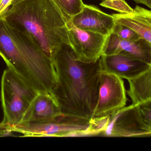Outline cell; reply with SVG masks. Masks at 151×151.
I'll list each match as a JSON object with an SVG mask.
<instances>
[{"mask_svg":"<svg viewBox=\"0 0 151 151\" xmlns=\"http://www.w3.org/2000/svg\"><path fill=\"white\" fill-rule=\"evenodd\" d=\"M57 81L51 94L63 114L91 119L97 103L101 72L96 62L77 60L70 46L64 45L53 60Z\"/></svg>","mask_w":151,"mask_h":151,"instance_id":"6da1fadb","label":"cell"},{"mask_svg":"<svg viewBox=\"0 0 151 151\" xmlns=\"http://www.w3.org/2000/svg\"><path fill=\"white\" fill-rule=\"evenodd\" d=\"M0 56L37 94L51 93L57 81L53 61L28 34L1 17Z\"/></svg>","mask_w":151,"mask_h":151,"instance_id":"7a4b0ae2","label":"cell"},{"mask_svg":"<svg viewBox=\"0 0 151 151\" xmlns=\"http://www.w3.org/2000/svg\"><path fill=\"white\" fill-rule=\"evenodd\" d=\"M2 17L28 34L52 61L64 45L70 46L67 23L71 17L54 0H27L12 5Z\"/></svg>","mask_w":151,"mask_h":151,"instance_id":"3957f363","label":"cell"},{"mask_svg":"<svg viewBox=\"0 0 151 151\" xmlns=\"http://www.w3.org/2000/svg\"><path fill=\"white\" fill-rule=\"evenodd\" d=\"M38 94L7 67L1 80V102L4 115L2 123L14 127L25 122Z\"/></svg>","mask_w":151,"mask_h":151,"instance_id":"277c9868","label":"cell"},{"mask_svg":"<svg viewBox=\"0 0 151 151\" xmlns=\"http://www.w3.org/2000/svg\"><path fill=\"white\" fill-rule=\"evenodd\" d=\"M92 118H83L63 114L55 118L28 121L12 127L26 137H74L94 136Z\"/></svg>","mask_w":151,"mask_h":151,"instance_id":"5b68a950","label":"cell"},{"mask_svg":"<svg viewBox=\"0 0 151 151\" xmlns=\"http://www.w3.org/2000/svg\"><path fill=\"white\" fill-rule=\"evenodd\" d=\"M127 98L124 81L120 77L101 72L97 103L93 117H107L125 107Z\"/></svg>","mask_w":151,"mask_h":151,"instance_id":"8992f818","label":"cell"},{"mask_svg":"<svg viewBox=\"0 0 151 151\" xmlns=\"http://www.w3.org/2000/svg\"><path fill=\"white\" fill-rule=\"evenodd\" d=\"M71 48L76 59L84 63L96 62L103 55L107 35L81 30L73 24L67 23Z\"/></svg>","mask_w":151,"mask_h":151,"instance_id":"52a82bcc","label":"cell"},{"mask_svg":"<svg viewBox=\"0 0 151 151\" xmlns=\"http://www.w3.org/2000/svg\"><path fill=\"white\" fill-rule=\"evenodd\" d=\"M151 135L139 117L135 105L124 107L109 117L103 136L130 137Z\"/></svg>","mask_w":151,"mask_h":151,"instance_id":"ba28073f","label":"cell"},{"mask_svg":"<svg viewBox=\"0 0 151 151\" xmlns=\"http://www.w3.org/2000/svg\"><path fill=\"white\" fill-rule=\"evenodd\" d=\"M101 72L115 74L122 79H131L149 68L150 65L125 52L100 58Z\"/></svg>","mask_w":151,"mask_h":151,"instance_id":"9c48e42d","label":"cell"},{"mask_svg":"<svg viewBox=\"0 0 151 151\" xmlns=\"http://www.w3.org/2000/svg\"><path fill=\"white\" fill-rule=\"evenodd\" d=\"M71 20L76 27L103 35L111 33L115 25L112 15L106 14L92 5L83 4L81 12L71 17Z\"/></svg>","mask_w":151,"mask_h":151,"instance_id":"30bf717a","label":"cell"},{"mask_svg":"<svg viewBox=\"0 0 151 151\" xmlns=\"http://www.w3.org/2000/svg\"><path fill=\"white\" fill-rule=\"evenodd\" d=\"M122 52L151 64V44L142 38L135 41L125 40L111 33L106 37L102 56Z\"/></svg>","mask_w":151,"mask_h":151,"instance_id":"8fae6325","label":"cell"},{"mask_svg":"<svg viewBox=\"0 0 151 151\" xmlns=\"http://www.w3.org/2000/svg\"><path fill=\"white\" fill-rule=\"evenodd\" d=\"M114 22L133 29L140 38L151 44V10L139 6L128 13L112 14Z\"/></svg>","mask_w":151,"mask_h":151,"instance_id":"7c38bea8","label":"cell"},{"mask_svg":"<svg viewBox=\"0 0 151 151\" xmlns=\"http://www.w3.org/2000/svg\"><path fill=\"white\" fill-rule=\"evenodd\" d=\"M62 114L60 106L51 93L38 94L32 103L25 122L44 121Z\"/></svg>","mask_w":151,"mask_h":151,"instance_id":"4fadbf2b","label":"cell"},{"mask_svg":"<svg viewBox=\"0 0 151 151\" xmlns=\"http://www.w3.org/2000/svg\"><path fill=\"white\" fill-rule=\"evenodd\" d=\"M128 81L129 89L127 94L133 104L151 99V64L145 72Z\"/></svg>","mask_w":151,"mask_h":151,"instance_id":"5bb4252c","label":"cell"},{"mask_svg":"<svg viewBox=\"0 0 151 151\" xmlns=\"http://www.w3.org/2000/svg\"><path fill=\"white\" fill-rule=\"evenodd\" d=\"M56 4L70 17L81 12L84 4L82 0H54Z\"/></svg>","mask_w":151,"mask_h":151,"instance_id":"9a60e30c","label":"cell"},{"mask_svg":"<svg viewBox=\"0 0 151 151\" xmlns=\"http://www.w3.org/2000/svg\"><path fill=\"white\" fill-rule=\"evenodd\" d=\"M134 105L145 126L151 132V99L145 100Z\"/></svg>","mask_w":151,"mask_h":151,"instance_id":"2e32d148","label":"cell"},{"mask_svg":"<svg viewBox=\"0 0 151 151\" xmlns=\"http://www.w3.org/2000/svg\"><path fill=\"white\" fill-rule=\"evenodd\" d=\"M111 33L125 40L135 41L140 39L139 35L133 29L118 23H115Z\"/></svg>","mask_w":151,"mask_h":151,"instance_id":"e0dca14e","label":"cell"},{"mask_svg":"<svg viewBox=\"0 0 151 151\" xmlns=\"http://www.w3.org/2000/svg\"><path fill=\"white\" fill-rule=\"evenodd\" d=\"M100 4L121 13H130L134 9L124 0H104Z\"/></svg>","mask_w":151,"mask_h":151,"instance_id":"ac0fdd59","label":"cell"},{"mask_svg":"<svg viewBox=\"0 0 151 151\" xmlns=\"http://www.w3.org/2000/svg\"><path fill=\"white\" fill-rule=\"evenodd\" d=\"M12 132V127L9 125L0 123V137L10 136Z\"/></svg>","mask_w":151,"mask_h":151,"instance_id":"d6986e66","label":"cell"},{"mask_svg":"<svg viewBox=\"0 0 151 151\" xmlns=\"http://www.w3.org/2000/svg\"><path fill=\"white\" fill-rule=\"evenodd\" d=\"M12 1V0H0V17L10 9Z\"/></svg>","mask_w":151,"mask_h":151,"instance_id":"ffe728a7","label":"cell"},{"mask_svg":"<svg viewBox=\"0 0 151 151\" xmlns=\"http://www.w3.org/2000/svg\"><path fill=\"white\" fill-rule=\"evenodd\" d=\"M137 4H142L151 8V0H134Z\"/></svg>","mask_w":151,"mask_h":151,"instance_id":"44dd1931","label":"cell"},{"mask_svg":"<svg viewBox=\"0 0 151 151\" xmlns=\"http://www.w3.org/2000/svg\"><path fill=\"white\" fill-rule=\"evenodd\" d=\"M27 1V0H12V5H14V4H17L21 2L24 1Z\"/></svg>","mask_w":151,"mask_h":151,"instance_id":"7402d4cb","label":"cell"},{"mask_svg":"<svg viewBox=\"0 0 151 151\" xmlns=\"http://www.w3.org/2000/svg\"><path fill=\"white\" fill-rule=\"evenodd\" d=\"M150 9H151V8H150Z\"/></svg>","mask_w":151,"mask_h":151,"instance_id":"603a6c76","label":"cell"}]
</instances>
